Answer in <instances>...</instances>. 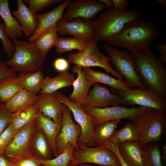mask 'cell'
Instances as JSON below:
<instances>
[{
	"label": "cell",
	"mask_w": 166,
	"mask_h": 166,
	"mask_svg": "<svg viewBox=\"0 0 166 166\" xmlns=\"http://www.w3.org/2000/svg\"><path fill=\"white\" fill-rule=\"evenodd\" d=\"M160 36L158 27L155 23L140 18L127 24L118 34L105 41L134 54L150 49L151 45Z\"/></svg>",
	"instance_id": "obj_1"
},
{
	"label": "cell",
	"mask_w": 166,
	"mask_h": 166,
	"mask_svg": "<svg viewBox=\"0 0 166 166\" xmlns=\"http://www.w3.org/2000/svg\"><path fill=\"white\" fill-rule=\"evenodd\" d=\"M135 71L144 86L166 98V69L151 49L132 54Z\"/></svg>",
	"instance_id": "obj_2"
},
{
	"label": "cell",
	"mask_w": 166,
	"mask_h": 166,
	"mask_svg": "<svg viewBox=\"0 0 166 166\" xmlns=\"http://www.w3.org/2000/svg\"><path fill=\"white\" fill-rule=\"evenodd\" d=\"M140 12L134 10L108 9L94 21L93 41L96 43L114 37L127 24L140 19Z\"/></svg>",
	"instance_id": "obj_3"
},
{
	"label": "cell",
	"mask_w": 166,
	"mask_h": 166,
	"mask_svg": "<svg viewBox=\"0 0 166 166\" xmlns=\"http://www.w3.org/2000/svg\"><path fill=\"white\" fill-rule=\"evenodd\" d=\"M14 52L9 60L4 63L15 72L24 73L40 70L46 60L33 44L13 38Z\"/></svg>",
	"instance_id": "obj_4"
},
{
	"label": "cell",
	"mask_w": 166,
	"mask_h": 166,
	"mask_svg": "<svg viewBox=\"0 0 166 166\" xmlns=\"http://www.w3.org/2000/svg\"><path fill=\"white\" fill-rule=\"evenodd\" d=\"M136 128L142 148L148 143L159 141L166 127V113L152 109L149 112L129 119Z\"/></svg>",
	"instance_id": "obj_5"
},
{
	"label": "cell",
	"mask_w": 166,
	"mask_h": 166,
	"mask_svg": "<svg viewBox=\"0 0 166 166\" xmlns=\"http://www.w3.org/2000/svg\"><path fill=\"white\" fill-rule=\"evenodd\" d=\"M105 50L108 54L110 64L115 70L125 79V82L131 88L146 89L134 68L133 56L126 51L118 50L107 44L104 45Z\"/></svg>",
	"instance_id": "obj_6"
},
{
	"label": "cell",
	"mask_w": 166,
	"mask_h": 166,
	"mask_svg": "<svg viewBox=\"0 0 166 166\" xmlns=\"http://www.w3.org/2000/svg\"><path fill=\"white\" fill-rule=\"evenodd\" d=\"M67 60L69 63L81 68L101 67L117 79L123 80V77L111 66L108 57L101 52L93 40L89 41L87 46L84 50L69 54L67 56Z\"/></svg>",
	"instance_id": "obj_7"
},
{
	"label": "cell",
	"mask_w": 166,
	"mask_h": 166,
	"mask_svg": "<svg viewBox=\"0 0 166 166\" xmlns=\"http://www.w3.org/2000/svg\"><path fill=\"white\" fill-rule=\"evenodd\" d=\"M78 149L74 151V159L68 166H78L82 163H93L99 165L121 166L119 159L113 152L104 146L89 147L78 143Z\"/></svg>",
	"instance_id": "obj_8"
},
{
	"label": "cell",
	"mask_w": 166,
	"mask_h": 166,
	"mask_svg": "<svg viewBox=\"0 0 166 166\" xmlns=\"http://www.w3.org/2000/svg\"><path fill=\"white\" fill-rule=\"evenodd\" d=\"M38 128L35 121L21 128L14 135L3 155L13 164L22 158H36L31 151L30 144Z\"/></svg>",
	"instance_id": "obj_9"
},
{
	"label": "cell",
	"mask_w": 166,
	"mask_h": 166,
	"mask_svg": "<svg viewBox=\"0 0 166 166\" xmlns=\"http://www.w3.org/2000/svg\"><path fill=\"white\" fill-rule=\"evenodd\" d=\"M84 109L92 117L95 128L108 121L121 120L124 119L129 120L147 113L152 109L142 106L130 108L120 106Z\"/></svg>",
	"instance_id": "obj_10"
},
{
	"label": "cell",
	"mask_w": 166,
	"mask_h": 166,
	"mask_svg": "<svg viewBox=\"0 0 166 166\" xmlns=\"http://www.w3.org/2000/svg\"><path fill=\"white\" fill-rule=\"evenodd\" d=\"M115 91L124 100L125 105H137L166 112V98L151 90L132 88L125 91Z\"/></svg>",
	"instance_id": "obj_11"
},
{
	"label": "cell",
	"mask_w": 166,
	"mask_h": 166,
	"mask_svg": "<svg viewBox=\"0 0 166 166\" xmlns=\"http://www.w3.org/2000/svg\"><path fill=\"white\" fill-rule=\"evenodd\" d=\"M55 94L58 99L69 108L75 121L81 128V133L78 138V143L85 144L88 143L91 146H94L93 140L95 127L91 116L81 106L71 101L69 97L57 91Z\"/></svg>",
	"instance_id": "obj_12"
},
{
	"label": "cell",
	"mask_w": 166,
	"mask_h": 166,
	"mask_svg": "<svg viewBox=\"0 0 166 166\" xmlns=\"http://www.w3.org/2000/svg\"><path fill=\"white\" fill-rule=\"evenodd\" d=\"M107 8L99 0H76L70 1L66 8L61 20L70 21L80 18L85 21L92 20L97 14Z\"/></svg>",
	"instance_id": "obj_13"
},
{
	"label": "cell",
	"mask_w": 166,
	"mask_h": 166,
	"mask_svg": "<svg viewBox=\"0 0 166 166\" xmlns=\"http://www.w3.org/2000/svg\"><path fill=\"white\" fill-rule=\"evenodd\" d=\"M71 112L67 106L62 113V126L57 139L58 156L63 151L66 145L69 143L75 150L78 149V139L81 135V128L73 121Z\"/></svg>",
	"instance_id": "obj_14"
},
{
	"label": "cell",
	"mask_w": 166,
	"mask_h": 166,
	"mask_svg": "<svg viewBox=\"0 0 166 166\" xmlns=\"http://www.w3.org/2000/svg\"><path fill=\"white\" fill-rule=\"evenodd\" d=\"M93 85L87 98L81 106L83 108H104L109 105L124 104V101L119 95L111 93L106 87L98 83H94Z\"/></svg>",
	"instance_id": "obj_15"
},
{
	"label": "cell",
	"mask_w": 166,
	"mask_h": 166,
	"mask_svg": "<svg viewBox=\"0 0 166 166\" xmlns=\"http://www.w3.org/2000/svg\"><path fill=\"white\" fill-rule=\"evenodd\" d=\"M94 21H85L80 18L70 21L59 20L56 24L57 34L62 36L70 34L75 38L89 41L93 40Z\"/></svg>",
	"instance_id": "obj_16"
},
{
	"label": "cell",
	"mask_w": 166,
	"mask_h": 166,
	"mask_svg": "<svg viewBox=\"0 0 166 166\" xmlns=\"http://www.w3.org/2000/svg\"><path fill=\"white\" fill-rule=\"evenodd\" d=\"M35 105L44 116L50 118L56 123L62 119L63 112L66 107L58 99L55 93H40Z\"/></svg>",
	"instance_id": "obj_17"
},
{
	"label": "cell",
	"mask_w": 166,
	"mask_h": 166,
	"mask_svg": "<svg viewBox=\"0 0 166 166\" xmlns=\"http://www.w3.org/2000/svg\"><path fill=\"white\" fill-rule=\"evenodd\" d=\"M70 0H66L60 5L45 14H36L38 22V26L34 33L28 39L29 43L33 44L37 38L45 30L56 25L61 20L63 12Z\"/></svg>",
	"instance_id": "obj_18"
},
{
	"label": "cell",
	"mask_w": 166,
	"mask_h": 166,
	"mask_svg": "<svg viewBox=\"0 0 166 166\" xmlns=\"http://www.w3.org/2000/svg\"><path fill=\"white\" fill-rule=\"evenodd\" d=\"M72 72L77 74V77L72 85L73 90L69 97L73 103L81 106L88 96L90 87L94 84L86 77L82 68L74 65Z\"/></svg>",
	"instance_id": "obj_19"
},
{
	"label": "cell",
	"mask_w": 166,
	"mask_h": 166,
	"mask_svg": "<svg viewBox=\"0 0 166 166\" xmlns=\"http://www.w3.org/2000/svg\"><path fill=\"white\" fill-rule=\"evenodd\" d=\"M18 9L11 12L20 23L21 30L25 36L30 37L35 33L38 25L36 14H33L22 0H16Z\"/></svg>",
	"instance_id": "obj_20"
},
{
	"label": "cell",
	"mask_w": 166,
	"mask_h": 166,
	"mask_svg": "<svg viewBox=\"0 0 166 166\" xmlns=\"http://www.w3.org/2000/svg\"><path fill=\"white\" fill-rule=\"evenodd\" d=\"M36 121L38 127L43 132L52 149L53 155L57 154V139L62 126V119L55 122L50 118L44 116L40 112Z\"/></svg>",
	"instance_id": "obj_21"
},
{
	"label": "cell",
	"mask_w": 166,
	"mask_h": 166,
	"mask_svg": "<svg viewBox=\"0 0 166 166\" xmlns=\"http://www.w3.org/2000/svg\"><path fill=\"white\" fill-rule=\"evenodd\" d=\"M119 152L129 166H144L143 148L139 141H125L118 144Z\"/></svg>",
	"instance_id": "obj_22"
},
{
	"label": "cell",
	"mask_w": 166,
	"mask_h": 166,
	"mask_svg": "<svg viewBox=\"0 0 166 166\" xmlns=\"http://www.w3.org/2000/svg\"><path fill=\"white\" fill-rule=\"evenodd\" d=\"M86 78L94 84L101 83L114 89L125 91L132 88L124 81L114 78L106 73L93 70L89 67L83 68Z\"/></svg>",
	"instance_id": "obj_23"
},
{
	"label": "cell",
	"mask_w": 166,
	"mask_h": 166,
	"mask_svg": "<svg viewBox=\"0 0 166 166\" xmlns=\"http://www.w3.org/2000/svg\"><path fill=\"white\" fill-rule=\"evenodd\" d=\"M38 95L23 89L5 103V107L11 113L22 110L35 105Z\"/></svg>",
	"instance_id": "obj_24"
},
{
	"label": "cell",
	"mask_w": 166,
	"mask_h": 166,
	"mask_svg": "<svg viewBox=\"0 0 166 166\" xmlns=\"http://www.w3.org/2000/svg\"><path fill=\"white\" fill-rule=\"evenodd\" d=\"M30 148L35 157L38 160H50L53 155L52 149L45 136L38 127L32 139Z\"/></svg>",
	"instance_id": "obj_25"
},
{
	"label": "cell",
	"mask_w": 166,
	"mask_h": 166,
	"mask_svg": "<svg viewBox=\"0 0 166 166\" xmlns=\"http://www.w3.org/2000/svg\"><path fill=\"white\" fill-rule=\"evenodd\" d=\"M75 79L74 75L67 71L61 72L52 77L47 76L45 77L42 87L40 93H54L60 89L72 85Z\"/></svg>",
	"instance_id": "obj_26"
},
{
	"label": "cell",
	"mask_w": 166,
	"mask_h": 166,
	"mask_svg": "<svg viewBox=\"0 0 166 166\" xmlns=\"http://www.w3.org/2000/svg\"><path fill=\"white\" fill-rule=\"evenodd\" d=\"M0 16L4 21L6 33L9 38L17 39L22 36L20 24L12 16L8 0H0Z\"/></svg>",
	"instance_id": "obj_27"
},
{
	"label": "cell",
	"mask_w": 166,
	"mask_h": 166,
	"mask_svg": "<svg viewBox=\"0 0 166 166\" xmlns=\"http://www.w3.org/2000/svg\"><path fill=\"white\" fill-rule=\"evenodd\" d=\"M40 112L35 105L11 113L10 124L18 132L26 125L36 121Z\"/></svg>",
	"instance_id": "obj_28"
},
{
	"label": "cell",
	"mask_w": 166,
	"mask_h": 166,
	"mask_svg": "<svg viewBox=\"0 0 166 166\" xmlns=\"http://www.w3.org/2000/svg\"><path fill=\"white\" fill-rule=\"evenodd\" d=\"M17 77L24 89L37 95L42 89L45 78L44 73L41 70L20 73Z\"/></svg>",
	"instance_id": "obj_29"
},
{
	"label": "cell",
	"mask_w": 166,
	"mask_h": 166,
	"mask_svg": "<svg viewBox=\"0 0 166 166\" xmlns=\"http://www.w3.org/2000/svg\"><path fill=\"white\" fill-rule=\"evenodd\" d=\"M120 121V120L108 121L95 127L93 140L94 145L103 147L110 141Z\"/></svg>",
	"instance_id": "obj_30"
},
{
	"label": "cell",
	"mask_w": 166,
	"mask_h": 166,
	"mask_svg": "<svg viewBox=\"0 0 166 166\" xmlns=\"http://www.w3.org/2000/svg\"><path fill=\"white\" fill-rule=\"evenodd\" d=\"M56 25L43 32L33 43L42 55L45 58L49 51L53 46H55L58 38Z\"/></svg>",
	"instance_id": "obj_31"
},
{
	"label": "cell",
	"mask_w": 166,
	"mask_h": 166,
	"mask_svg": "<svg viewBox=\"0 0 166 166\" xmlns=\"http://www.w3.org/2000/svg\"><path fill=\"white\" fill-rule=\"evenodd\" d=\"M89 41L74 37L58 38L55 45L56 52L59 54L73 49L81 52L86 48Z\"/></svg>",
	"instance_id": "obj_32"
},
{
	"label": "cell",
	"mask_w": 166,
	"mask_h": 166,
	"mask_svg": "<svg viewBox=\"0 0 166 166\" xmlns=\"http://www.w3.org/2000/svg\"><path fill=\"white\" fill-rule=\"evenodd\" d=\"M138 131L133 123L127 121L120 130L116 131L110 141L113 144H118L125 141H139Z\"/></svg>",
	"instance_id": "obj_33"
},
{
	"label": "cell",
	"mask_w": 166,
	"mask_h": 166,
	"mask_svg": "<svg viewBox=\"0 0 166 166\" xmlns=\"http://www.w3.org/2000/svg\"><path fill=\"white\" fill-rule=\"evenodd\" d=\"M142 160L144 166H163L159 145L151 142L143 148Z\"/></svg>",
	"instance_id": "obj_34"
},
{
	"label": "cell",
	"mask_w": 166,
	"mask_h": 166,
	"mask_svg": "<svg viewBox=\"0 0 166 166\" xmlns=\"http://www.w3.org/2000/svg\"><path fill=\"white\" fill-rule=\"evenodd\" d=\"M23 89L17 76L0 82V101L5 103Z\"/></svg>",
	"instance_id": "obj_35"
},
{
	"label": "cell",
	"mask_w": 166,
	"mask_h": 166,
	"mask_svg": "<svg viewBox=\"0 0 166 166\" xmlns=\"http://www.w3.org/2000/svg\"><path fill=\"white\" fill-rule=\"evenodd\" d=\"M75 149L69 143L67 144L63 152L53 159L39 161L41 166H68L74 159L73 153Z\"/></svg>",
	"instance_id": "obj_36"
},
{
	"label": "cell",
	"mask_w": 166,
	"mask_h": 166,
	"mask_svg": "<svg viewBox=\"0 0 166 166\" xmlns=\"http://www.w3.org/2000/svg\"><path fill=\"white\" fill-rule=\"evenodd\" d=\"M29 8L34 14L50 6L61 2V0H25Z\"/></svg>",
	"instance_id": "obj_37"
},
{
	"label": "cell",
	"mask_w": 166,
	"mask_h": 166,
	"mask_svg": "<svg viewBox=\"0 0 166 166\" xmlns=\"http://www.w3.org/2000/svg\"><path fill=\"white\" fill-rule=\"evenodd\" d=\"M6 35L4 23H0V40L2 41L3 49L7 55L12 57L14 52V45Z\"/></svg>",
	"instance_id": "obj_38"
},
{
	"label": "cell",
	"mask_w": 166,
	"mask_h": 166,
	"mask_svg": "<svg viewBox=\"0 0 166 166\" xmlns=\"http://www.w3.org/2000/svg\"><path fill=\"white\" fill-rule=\"evenodd\" d=\"M18 132L15 130L9 124L0 135V155L3 154L5 149Z\"/></svg>",
	"instance_id": "obj_39"
},
{
	"label": "cell",
	"mask_w": 166,
	"mask_h": 166,
	"mask_svg": "<svg viewBox=\"0 0 166 166\" xmlns=\"http://www.w3.org/2000/svg\"><path fill=\"white\" fill-rule=\"evenodd\" d=\"M4 105L3 103L0 107V136L9 124L11 115L5 109Z\"/></svg>",
	"instance_id": "obj_40"
},
{
	"label": "cell",
	"mask_w": 166,
	"mask_h": 166,
	"mask_svg": "<svg viewBox=\"0 0 166 166\" xmlns=\"http://www.w3.org/2000/svg\"><path fill=\"white\" fill-rule=\"evenodd\" d=\"M16 72L0 61V82L16 77Z\"/></svg>",
	"instance_id": "obj_41"
},
{
	"label": "cell",
	"mask_w": 166,
	"mask_h": 166,
	"mask_svg": "<svg viewBox=\"0 0 166 166\" xmlns=\"http://www.w3.org/2000/svg\"><path fill=\"white\" fill-rule=\"evenodd\" d=\"M13 166H41L39 160L35 158H24L18 159L13 163Z\"/></svg>",
	"instance_id": "obj_42"
},
{
	"label": "cell",
	"mask_w": 166,
	"mask_h": 166,
	"mask_svg": "<svg viewBox=\"0 0 166 166\" xmlns=\"http://www.w3.org/2000/svg\"><path fill=\"white\" fill-rule=\"evenodd\" d=\"M53 65L54 69L60 73L67 71L69 67V63L67 60L62 57L56 59L53 61Z\"/></svg>",
	"instance_id": "obj_43"
},
{
	"label": "cell",
	"mask_w": 166,
	"mask_h": 166,
	"mask_svg": "<svg viewBox=\"0 0 166 166\" xmlns=\"http://www.w3.org/2000/svg\"><path fill=\"white\" fill-rule=\"evenodd\" d=\"M104 146L111 150L116 154L119 159L121 166H129L125 163L121 157L118 151V144H113L109 141L106 142Z\"/></svg>",
	"instance_id": "obj_44"
},
{
	"label": "cell",
	"mask_w": 166,
	"mask_h": 166,
	"mask_svg": "<svg viewBox=\"0 0 166 166\" xmlns=\"http://www.w3.org/2000/svg\"><path fill=\"white\" fill-rule=\"evenodd\" d=\"M113 8L119 10H125L130 3L127 0H112Z\"/></svg>",
	"instance_id": "obj_45"
},
{
	"label": "cell",
	"mask_w": 166,
	"mask_h": 166,
	"mask_svg": "<svg viewBox=\"0 0 166 166\" xmlns=\"http://www.w3.org/2000/svg\"><path fill=\"white\" fill-rule=\"evenodd\" d=\"M155 47L160 52L161 55L158 59L163 63H166V45L165 44H157Z\"/></svg>",
	"instance_id": "obj_46"
},
{
	"label": "cell",
	"mask_w": 166,
	"mask_h": 166,
	"mask_svg": "<svg viewBox=\"0 0 166 166\" xmlns=\"http://www.w3.org/2000/svg\"><path fill=\"white\" fill-rule=\"evenodd\" d=\"M0 166H13V164L2 154L0 155Z\"/></svg>",
	"instance_id": "obj_47"
},
{
	"label": "cell",
	"mask_w": 166,
	"mask_h": 166,
	"mask_svg": "<svg viewBox=\"0 0 166 166\" xmlns=\"http://www.w3.org/2000/svg\"><path fill=\"white\" fill-rule=\"evenodd\" d=\"M103 3L106 6L108 9L113 8V5L112 0H99Z\"/></svg>",
	"instance_id": "obj_48"
},
{
	"label": "cell",
	"mask_w": 166,
	"mask_h": 166,
	"mask_svg": "<svg viewBox=\"0 0 166 166\" xmlns=\"http://www.w3.org/2000/svg\"><path fill=\"white\" fill-rule=\"evenodd\" d=\"M156 1L162 7H166V0H156Z\"/></svg>",
	"instance_id": "obj_49"
},
{
	"label": "cell",
	"mask_w": 166,
	"mask_h": 166,
	"mask_svg": "<svg viewBox=\"0 0 166 166\" xmlns=\"http://www.w3.org/2000/svg\"><path fill=\"white\" fill-rule=\"evenodd\" d=\"M79 166H93L89 163H85L80 164Z\"/></svg>",
	"instance_id": "obj_50"
},
{
	"label": "cell",
	"mask_w": 166,
	"mask_h": 166,
	"mask_svg": "<svg viewBox=\"0 0 166 166\" xmlns=\"http://www.w3.org/2000/svg\"><path fill=\"white\" fill-rule=\"evenodd\" d=\"M166 10H164L163 11H162V14H163V15H164V17L165 16V17H166Z\"/></svg>",
	"instance_id": "obj_51"
},
{
	"label": "cell",
	"mask_w": 166,
	"mask_h": 166,
	"mask_svg": "<svg viewBox=\"0 0 166 166\" xmlns=\"http://www.w3.org/2000/svg\"><path fill=\"white\" fill-rule=\"evenodd\" d=\"M3 103H2L0 101V107L1 106V105H2V104Z\"/></svg>",
	"instance_id": "obj_52"
},
{
	"label": "cell",
	"mask_w": 166,
	"mask_h": 166,
	"mask_svg": "<svg viewBox=\"0 0 166 166\" xmlns=\"http://www.w3.org/2000/svg\"><path fill=\"white\" fill-rule=\"evenodd\" d=\"M98 166H104V165H99Z\"/></svg>",
	"instance_id": "obj_53"
}]
</instances>
